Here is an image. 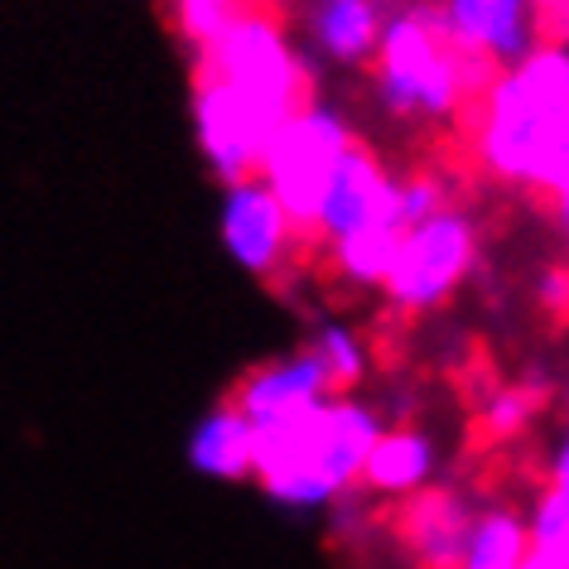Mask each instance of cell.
I'll use <instances>...</instances> for the list:
<instances>
[{
    "label": "cell",
    "mask_w": 569,
    "mask_h": 569,
    "mask_svg": "<svg viewBox=\"0 0 569 569\" xmlns=\"http://www.w3.org/2000/svg\"><path fill=\"white\" fill-rule=\"evenodd\" d=\"M377 102L401 121H445L463 117L473 97L497 78L492 68L463 59L449 44L435 0H406L381 24L377 53Z\"/></svg>",
    "instance_id": "1"
},
{
    "label": "cell",
    "mask_w": 569,
    "mask_h": 569,
    "mask_svg": "<svg viewBox=\"0 0 569 569\" xmlns=\"http://www.w3.org/2000/svg\"><path fill=\"white\" fill-rule=\"evenodd\" d=\"M193 73H212L218 82H227V88H237L241 97H251L256 107H266L276 121L309 107V92H315V73H309L305 59L295 53L290 34H284V20L266 0H251V6L198 53Z\"/></svg>",
    "instance_id": "2"
},
{
    "label": "cell",
    "mask_w": 569,
    "mask_h": 569,
    "mask_svg": "<svg viewBox=\"0 0 569 569\" xmlns=\"http://www.w3.org/2000/svg\"><path fill=\"white\" fill-rule=\"evenodd\" d=\"M352 131L333 107L309 102L295 117L280 121V131L270 136V146L256 164V179L266 183V193L280 203V212L290 218V227L305 237L309 247V227H315L319 198L329 189L338 160L348 154Z\"/></svg>",
    "instance_id": "3"
},
{
    "label": "cell",
    "mask_w": 569,
    "mask_h": 569,
    "mask_svg": "<svg viewBox=\"0 0 569 569\" xmlns=\"http://www.w3.org/2000/svg\"><path fill=\"white\" fill-rule=\"evenodd\" d=\"M473 261H478V227L463 208L449 203L435 218L401 232V247H396L391 276L381 290H387L396 315H430L468 280Z\"/></svg>",
    "instance_id": "4"
},
{
    "label": "cell",
    "mask_w": 569,
    "mask_h": 569,
    "mask_svg": "<svg viewBox=\"0 0 569 569\" xmlns=\"http://www.w3.org/2000/svg\"><path fill=\"white\" fill-rule=\"evenodd\" d=\"M560 111L565 107H540L511 73H497L473 97V107L463 111L468 136H473V160L492 179L517 183V189H536V169L550 140V121Z\"/></svg>",
    "instance_id": "5"
},
{
    "label": "cell",
    "mask_w": 569,
    "mask_h": 569,
    "mask_svg": "<svg viewBox=\"0 0 569 569\" xmlns=\"http://www.w3.org/2000/svg\"><path fill=\"white\" fill-rule=\"evenodd\" d=\"M193 131L212 174L222 183H241L256 179V164H261L270 136L280 131V121L212 73H193Z\"/></svg>",
    "instance_id": "6"
},
{
    "label": "cell",
    "mask_w": 569,
    "mask_h": 569,
    "mask_svg": "<svg viewBox=\"0 0 569 569\" xmlns=\"http://www.w3.org/2000/svg\"><path fill=\"white\" fill-rule=\"evenodd\" d=\"M218 232H222L227 256H232L241 270H251L256 280H276L284 266H295L300 251L309 256L305 237L290 227V218H284L280 203L266 193L261 179L227 183Z\"/></svg>",
    "instance_id": "7"
},
{
    "label": "cell",
    "mask_w": 569,
    "mask_h": 569,
    "mask_svg": "<svg viewBox=\"0 0 569 569\" xmlns=\"http://www.w3.org/2000/svg\"><path fill=\"white\" fill-rule=\"evenodd\" d=\"M381 435V416L358 396H329L309 410V439H305V473L319 478L333 497H348L362 478L367 449Z\"/></svg>",
    "instance_id": "8"
},
{
    "label": "cell",
    "mask_w": 569,
    "mask_h": 569,
    "mask_svg": "<svg viewBox=\"0 0 569 569\" xmlns=\"http://www.w3.org/2000/svg\"><path fill=\"white\" fill-rule=\"evenodd\" d=\"M449 44L482 68H517L540 44V20L526 0H435Z\"/></svg>",
    "instance_id": "9"
},
{
    "label": "cell",
    "mask_w": 569,
    "mask_h": 569,
    "mask_svg": "<svg viewBox=\"0 0 569 569\" xmlns=\"http://www.w3.org/2000/svg\"><path fill=\"white\" fill-rule=\"evenodd\" d=\"M367 222H396V179L387 174V164H381L362 140H352L348 154L333 169L329 189L319 198L315 227H309V251H319L323 241H333L343 232H358Z\"/></svg>",
    "instance_id": "10"
},
{
    "label": "cell",
    "mask_w": 569,
    "mask_h": 569,
    "mask_svg": "<svg viewBox=\"0 0 569 569\" xmlns=\"http://www.w3.org/2000/svg\"><path fill=\"white\" fill-rule=\"evenodd\" d=\"M473 511L453 488H420L396 507V540L416 569H459Z\"/></svg>",
    "instance_id": "11"
},
{
    "label": "cell",
    "mask_w": 569,
    "mask_h": 569,
    "mask_svg": "<svg viewBox=\"0 0 569 569\" xmlns=\"http://www.w3.org/2000/svg\"><path fill=\"white\" fill-rule=\"evenodd\" d=\"M329 396H333V387H329L323 362L309 348H300V352H284V358H270L261 367H251V372L237 381L232 406L251 420V430H256V425L295 416V410H309V406L329 401Z\"/></svg>",
    "instance_id": "12"
},
{
    "label": "cell",
    "mask_w": 569,
    "mask_h": 569,
    "mask_svg": "<svg viewBox=\"0 0 569 569\" xmlns=\"http://www.w3.org/2000/svg\"><path fill=\"white\" fill-rule=\"evenodd\" d=\"M387 16V0H315L309 6V39L329 63L362 68L372 63Z\"/></svg>",
    "instance_id": "13"
},
{
    "label": "cell",
    "mask_w": 569,
    "mask_h": 569,
    "mask_svg": "<svg viewBox=\"0 0 569 569\" xmlns=\"http://www.w3.org/2000/svg\"><path fill=\"white\" fill-rule=\"evenodd\" d=\"M430 473H435V439L416 430V425H396V430H381L377 445L367 449L358 488L372 497L406 502L410 492H420L430 482Z\"/></svg>",
    "instance_id": "14"
},
{
    "label": "cell",
    "mask_w": 569,
    "mask_h": 569,
    "mask_svg": "<svg viewBox=\"0 0 569 569\" xmlns=\"http://www.w3.org/2000/svg\"><path fill=\"white\" fill-rule=\"evenodd\" d=\"M251 420L241 416L232 401L212 406L189 435V463L193 473L218 478V482H241L251 478Z\"/></svg>",
    "instance_id": "15"
},
{
    "label": "cell",
    "mask_w": 569,
    "mask_h": 569,
    "mask_svg": "<svg viewBox=\"0 0 569 569\" xmlns=\"http://www.w3.org/2000/svg\"><path fill=\"white\" fill-rule=\"evenodd\" d=\"M396 247H401V227L396 222H367L358 232H343L333 241H323V261H329V276L343 280L348 290H381L391 276Z\"/></svg>",
    "instance_id": "16"
},
{
    "label": "cell",
    "mask_w": 569,
    "mask_h": 569,
    "mask_svg": "<svg viewBox=\"0 0 569 569\" xmlns=\"http://www.w3.org/2000/svg\"><path fill=\"white\" fill-rule=\"evenodd\" d=\"M526 550V521L507 507H488L468 521V540H463V565L459 569H521Z\"/></svg>",
    "instance_id": "17"
},
{
    "label": "cell",
    "mask_w": 569,
    "mask_h": 569,
    "mask_svg": "<svg viewBox=\"0 0 569 569\" xmlns=\"http://www.w3.org/2000/svg\"><path fill=\"white\" fill-rule=\"evenodd\" d=\"M540 107H569V44L540 39L517 68H507Z\"/></svg>",
    "instance_id": "18"
},
{
    "label": "cell",
    "mask_w": 569,
    "mask_h": 569,
    "mask_svg": "<svg viewBox=\"0 0 569 569\" xmlns=\"http://www.w3.org/2000/svg\"><path fill=\"white\" fill-rule=\"evenodd\" d=\"M309 352L323 362L333 396H348L367 377V352L358 343V333L343 329V323H323V329L315 333V343H309Z\"/></svg>",
    "instance_id": "19"
},
{
    "label": "cell",
    "mask_w": 569,
    "mask_h": 569,
    "mask_svg": "<svg viewBox=\"0 0 569 569\" xmlns=\"http://www.w3.org/2000/svg\"><path fill=\"white\" fill-rule=\"evenodd\" d=\"M247 6L251 0H169V20H174L183 44H189L193 53H203Z\"/></svg>",
    "instance_id": "20"
},
{
    "label": "cell",
    "mask_w": 569,
    "mask_h": 569,
    "mask_svg": "<svg viewBox=\"0 0 569 569\" xmlns=\"http://www.w3.org/2000/svg\"><path fill=\"white\" fill-rule=\"evenodd\" d=\"M526 540H531V555L546 560L550 569H569V497L560 492H540L536 511L526 517Z\"/></svg>",
    "instance_id": "21"
},
{
    "label": "cell",
    "mask_w": 569,
    "mask_h": 569,
    "mask_svg": "<svg viewBox=\"0 0 569 569\" xmlns=\"http://www.w3.org/2000/svg\"><path fill=\"white\" fill-rule=\"evenodd\" d=\"M439 208H449V183L430 174V169H416V174L396 179V222L416 227L425 218H435Z\"/></svg>",
    "instance_id": "22"
},
{
    "label": "cell",
    "mask_w": 569,
    "mask_h": 569,
    "mask_svg": "<svg viewBox=\"0 0 569 569\" xmlns=\"http://www.w3.org/2000/svg\"><path fill=\"white\" fill-rule=\"evenodd\" d=\"M536 420V391L531 387H502L482 406V435L488 439H517Z\"/></svg>",
    "instance_id": "23"
},
{
    "label": "cell",
    "mask_w": 569,
    "mask_h": 569,
    "mask_svg": "<svg viewBox=\"0 0 569 569\" xmlns=\"http://www.w3.org/2000/svg\"><path fill=\"white\" fill-rule=\"evenodd\" d=\"M540 305L560 323H569V270H546V280H540Z\"/></svg>",
    "instance_id": "24"
},
{
    "label": "cell",
    "mask_w": 569,
    "mask_h": 569,
    "mask_svg": "<svg viewBox=\"0 0 569 569\" xmlns=\"http://www.w3.org/2000/svg\"><path fill=\"white\" fill-rule=\"evenodd\" d=\"M550 492L569 497V430H565L560 449H555V459H550Z\"/></svg>",
    "instance_id": "25"
},
{
    "label": "cell",
    "mask_w": 569,
    "mask_h": 569,
    "mask_svg": "<svg viewBox=\"0 0 569 569\" xmlns=\"http://www.w3.org/2000/svg\"><path fill=\"white\" fill-rule=\"evenodd\" d=\"M526 6L536 10V20H550V16H560V10L569 6V0H526Z\"/></svg>",
    "instance_id": "26"
},
{
    "label": "cell",
    "mask_w": 569,
    "mask_h": 569,
    "mask_svg": "<svg viewBox=\"0 0 569 569\" xmlns=\"http://www.w3.org/2000/svg\"><path fill=\"white\" fill-rule=\"evenodd\" d=\"M550 203H555V222H560L565 232H569V189H565V193H555Z\"/></svg>",
    "instance_id": "27"
},
{
    "label": "cell",
    "mask_w": 569,
    "mask_h": 569,
    "mask_svg": "<svg viewBox=\"0 0 569 569\" xmlns=\"http://www.w3.org/2000/svg\"><path fill=\"white\" fill-rule=\"evenodd\" d=\"M521 569H550V565H546V560H536V555H531V550H526V560H521Z\"/></svg>",
    "instance_id": "28"
}]
</instances>
